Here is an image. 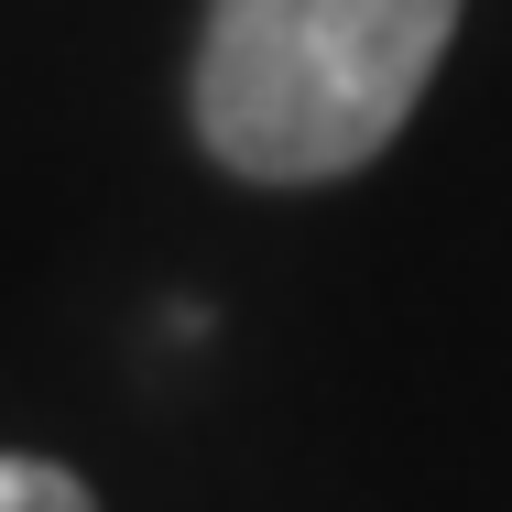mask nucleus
<instances>
[{
    "label": "nucleus",
    "mask_w": 512,
    "mask_h": 512,
    "mask_svg": "<svg viewBox=\"0 0 512 512\" xmlns=\"http://www.w3.org/2000/svg\"><path fill=\"white\" fill-rule=\"evenodd\" d=\"M0 512H99V491L55 458H0Z\"/></svg>",
    "instance_id": "f03ea898"
},
{
    "label": "nucleus",
    "mask_w": 512,
    "mask_h": 512,
    "mask_svg": "<svg viewBox=\"0 0 512 512\" xmlns=\"http://www.w3.org/2000/svg\"><path fill=\"white\" fill-rule=\"evenodd\" d=\"M458 0H207L197 142L251 186L360 175L414 120Z\"/></svg>",
    "instance_id": "f257e3e1"
}]
</instances>
